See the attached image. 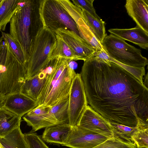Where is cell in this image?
<instances>
[{"label":"cell","mask_w":148,"mask_h":148,"mask_svg":"<svg viewBox=\"0 0 148 148\" xmlns=\"http://www.w3.org/2000/svg\"><path fill=\"white\" fill-rule=\"evenodd\" d=\"M3 0H0V5L1 4Z\"/></svg>","instance_id":"4dcf8cb0"},{"label":"cell","mask_w":148,"mask_h":148,"mask_svg":"<svg viewBox=\"0 0 148 148\" xmlns=\"http://www.w3.org/2000/svg\"></svg>","instance_id":"836d02e7"},{"label":"cell","mask_w":148,"mask_h":148,"mask_svg":"<svg viewBox=\"0 0 148 148\" xmlns=\"http://www.w3.org/2000/svg\"><path fill=\"white\" fill-rule=\"evenodd\" d=\"M7 96L0 94V108L3 107Z\"/></svg>","instance_id":"f1b7e54d"},{"label":"cell","mask_w":148,"mask_h":148,"mask_svg":"<svg viewBox=\"0 0 148 148\" xmlns=\"http://www.w3.org/2000/svg\"><path fill=\"white\" fill-rule=\"evenodd\" d=\"M101 44L110 57L122 64L135 67H145L148 64V60L142 56L140 49L114 35H107Z\"/></svg>","instance_id":"8992f818"},{"label":"cell","mask_w":148,"mask_h":148,"mask_svg":"<svg viewBox=\"0 0 148 148\" xmlns=\"http://www.w3.org/2000/svg\"><path fill=\"white\" fill-rule=\"evenodd\" d=\"M71 61L58 58L51 60L45 67L46 80L36 102L38 106H52L69 95L76 74L70 66Z\"/></svg>","instance_id":"3957f363"},{"label":"cell","mask_w":148,"mask_h":148,"mask_svg":"<svg viewBox=\"0 0 148 148\" xmlns=\"http://www.w3.org/2000/svg\"><path fill=\"white\" fill-rule=\"evenodd\" d=\"M24 134L29 148H49L37 133L30 132Z\"/></svg>","instance_id":"4316f807"},{"label":"cell","mask_w":148,"mask_h":148,"mask_svg":"<svg viewBox=\"0 0 148 148\" xmlns=\"http://www.w3.org/2000/svg\"><path fill=\"white\" fill-rule=\"evenodd\" d=\"M46 75L44 68L36 75L26 79L21 92L36 102L45 83Z\"/></svg>","instance_id":"2e32d148"},{"label":"cell","mask_w":148,"mask_h":148,"mask_svg":"<svg viewBox=\"0 0 148 148\" xmlns=\"http://www.w3.org/2000/svg\"><path fill=\"white\" fill-rule=\"evenodd\" d=\"M92 148H137L134 142H127L118 138H109Z\"/></svg>","instance_id":"484cf974"},{"label":"cell","mask_w":148,"mask_h":148,"mask_svg":"<svg viewBox=\"0 0 148 148\" xmlns=\"http://www.w3.org/2000/svg\"><path fill=\"white\" fill-rule=\"evenodd\" d=\"M140 148H146V147H141Z\"/></svg>","instance_id":"d6a6232c"},{"label":"cell","mask_w":148,"mask_h":148,"mask_svg":"<svg viewBox=\"0 0 148 148\" xmlns=\"http://www.w3.org/2000/svg\"><path fill=\"white\" fill-rule=\"evenodd\" d=\"M87 105V97L81 75L76 73L69 94L68 123L72 127L76 125L81 115Z\"/></svg>","instance_id":"ba28073f"},{"label":"cell","mask_w":148,"mask_h":148,"mask_svg":"<svg viewBox=\"0 0 148 148\" xmlns=\"http://www.w3.org/2000/svg\"><path fill=\"white\" fill-rule=\"evenodd\" d=\"M72 127L69 123H65L45 128L41 136L44 141L48 143L64 144Z\"/></svg>","instance_id":"e0dca14e"},{"label":"cell","mask_w":148,"mask_h":148,"mask_svg":"<svg viewBox=\"0 0 148 148\" xmlns=\"http://www.w3.org/2000/svg\"><path fill=\"white\" fill-rule=\"evenodd\" d=\"M108 31L110 34L127 40L145 49L148 48V33L137 26L130 29L112 28Z\"/></svg>","instance_id":"9a60e30c"},{"label":"cell","mask_w":148,"mask_h":148,"mask_svg":"<svg viewBox=\"0 0 148 148\" xmlns=\"http://www.w3.org/2000/svg\"><path fill=\"white\" fill-rule=\"evenodd\" d=\"M37 106L36 101L19 92L8 95L3 106L22 117Z\"/></svg>","instance_id":"4fadbf2b"},{"label":"cell","mask_w":148,"mask_h":148,"mask_svg":"<svg viewBox=\"0 0 148 148\" xmlns=\"http://www.w3.org/2000/svg\"><path fill=\"white\" fill-rule=\"evenodd\" d=\"M67 11L75 22L80 36L85 40L96 51L105 50L102 44L97 39L89 27L82 10L69 0H57Z\"/></svg>","instance_id":"9c48e42d"},{"label":"cell","mask_w":148,"mask_h":148,"mask_svg":"<svg viewBox=\"0 0 148 148\" xmlns=\"http://www.w3.org/2000/svg\"><path fill=\"white\" fill-rule=\"evenodd\" d=\"M21 117L4 107L0 108V138L8 134L20 126Z\"/></svg>","instance_id":"ac0fdd59"},{"label":"cell","mask_w":148,"mask_h":148,"mask_svg":"<svg viewBox=\"0 0 148 148\" xmlns=\"http://www.w3.org/2000/svg\"><path fill=\"white\" fill-rule=\"evenodd\" d=\"M125 6L136 25L148 33V0H126Z\"/></svg>","instance_id":"5bb4252c"},{"label":"cell","mask_w":148,"mask_h":148,"mask_svg":"<svg viewBox=\"0 0 148 148\" xmlns=\"http://www.w3.org/2000/svg\"><path fill=\"white\" fill-rule=\"evenodd\" d=\"M55 33L44 27L36 36L27 63L26 79L42 70L50 61L51 53L56 42Z\"/></svg>","instance_id":"5b68a950"},{"label":"cell","mask_w":148,"mask_h":148,"mask_svg":"<svg viewBox=\"0 0 148 148\" xmlns=\"http://www.w3.org/2000/svg\"><path fill=\"white\" fill-rule=\"evenodd\" d=\"M1 36L4 40L8 43L18 60L27 68V62L23 51L18 42L9 34L2 32Z\"/></svg>","instance_id":"cb8c5ba5"},{"label":"cell","mask_w":148,"mask_h":148,"mask_svg":"<svg viewBox=\"0 0 148 148\" xmlns=\"http://www.w3.org/2000/svg\"><path fill=\"white\" fill-rule=\"evenodd\" d=\"M109 138L76 125L72 127L63 146L71 148H92Z\"/></svg>","instance_id":"8fae6325"},{"label":"cell","mask_w":148,"mask_h":148,"mask_svg":"<svg viewBox=\"0 0 148 148\" xmlns=\"http://www.w3.org/2000/svg\"><path fill=\"white\" fill-rule=\"evenodd\" d=\"M145 83H144V84L146 87V85L147 86H147H148V73H147L146 74V78H145Z\"/></svg>","instance_id":"f546056e"},{"label":"cell","mask_w":148,"mask_h":148,"mask_svg":"<svg viewBox=\"0 0 148 148\" xmlns=\"http://www.w3.org/2000/svg\"><path fill=\"white\" fill-rule=\"evenodd\" d=\"M40 1L21 0L10 22V34L21 45L27 63L35 39L44 27L40 12Z\"/></svg>","instance_id":"7a4b0ae2"},{"label":"cell","mask_w":148,"mask_h":148,"mask_svg":"<svg viewBox=\"0 0 148 148\" xmlns=\"http://www.w3.org/2000/svg\"><path fill=\"white\" fill-rule=\"evenodd\" d=\"M88 103L110 123L148 127V88L121 66L92 56L80 74Z\"/></svg>","instance_id":"6da1fadb"},{"label":"cell","mask_w":148,"mask_h":148,"mask_svg":"<svg viewBox=\"0 0 148 148\" xmlns=\"http://www.w3.org/2000/svg\"><path fill=\"white\" fill-rule=\"evenodd\" d=\"M0 148H3L2 147H1L0 145Z\"/></svg>","instance_id":"1f68e13d"},{"label":"cell","mask_w":148,"mask_h":148,"mask_svg":"<svg viewBox=\"0 0 148 148\" xmlns=\"http://www.w3.org/2000/svg\"><path fill=\"white\" fill-rule=\"evenodd\" d=\"M76 125L110 138H114L110 123L88 105L82 112Z\"/></svg>","instance_id":"30bf717a"},{"label":"cell","mask_w":148,"mask_h":148,"mask_svg":"<svg viewBox=\"0 0 148 148\" xmlns=\"http://www.w3.org/2000/svg\"><path fill=\"white\" fill-rule=\"evenodd\" d=\"M27 68L16 58L8 43L0 38V94L21 92L26 78Z\"/></svg>","instance_id":"277c9868"},{"label":"cell","mask_w":148,"mask_h":148,"mask_svg":"<svg viewBox=\"0 0 148 148\" xmlns=\"http://www.w3.org/2000/svg\"><path fill=\"white\" fill-rule=\"evenodd\" d=\"M81 10L89 27L97 39L101 44L107 36L105 22L101 19H99L95 18L85 10Z\"/></svg>","instance_id":"7402d4cb"},{"label":"cell","mask_w":148,"mask_h":148,"mask_svg":"<svg viewBox=\"0 0 148 148\" xmlns=\"http://www.w3.org/2000/svg\"><path fill=\"white\" fill-rule=\"evenodd\" d=\"M132 141L137 148H148V127H138L132 136Z\"/></svg>","instance_id":"d4e9b609"},{"label":"cell","mask_w":148,"mask_h":148,"mask_svg":"<svg viewBox=\"0 0 148 148\" xmlns=\"http://www.w3.org/2000/svg\"><path fill=\"white\" fill-rule=\"evenodd\" d=\"M55 33L63 40L81 60L84 61L92 57L96 51L85 40L73 31L60 28Z\"/></svg>","instance_id":"7c38bea8"},{"label":"cell","mask_w":148,"mask_h":148,"mask_svg":"<svg viewBox=\"0 0 148 148\" xmlns=\"http://www.w3.org/2000/svg\"><path fill=\"white\" fill-rule=\"evenodd\" d=\"M21 0H3L0 5V31H5Z\"/></svg>","instance_id":"ffe728a7"},{"label":"cell","mask_w":148,"mask_h":148,"mask_svg":"<svg viewBox=\"0 0 148 148\" xmlns=\"http://www.w3.org/2000/svg\"><path fill=\"white\" fill-rule=\"evenodd\" d=\"M56 44L51 53L50 60L58 58L69 59L72 60H81L63 40L56 34Z\"/></svg>","instance_id":"44dd1931"},{"label":"cell","mask_w":148,"mask_h":148,"mask_svg":"<svg viewBox=\"0 0 148 148\" xmlns=\"http://www.w3.org/2000/svg\"><path fill=\"white\" fill-rule=\"evenodd\" d=\"M94 0H72V3L81 9L86 10L95 18L99 19L101 18L96 12L93 6Z\"/></svg>","instance_id":"83f0119b"},{"label":"cell","mask_w":148,"mask_h":148,"mask_svg":"<svg viewBox=\"0 0 148 148\" xmlns=\"http://www.w3.org/2000/svg\"><path fill=\"white\" fill-rule=\"evenodd\" d=\"M0 145L3 148H29L20 126L5 136L0 138Z\"/></svg>","instance_id":"d6986e66"},{"label":"cell","mask_w":148,"mask_h":148,"mask_svg":"<svg viewBox=\"0 0 148 148\" xmlns=\"http://www.w3.org/2000/svg\"><path fill=\"white\" fill-rule=\"evenodd\" d=\"M40 12L44 27L54 33L60 28L68 29L80 36L75 22L57 0H40Z\"/></svg>","instance_id":"52a82bcc"},{"label":"cell","mask_w":148,"mask_h":148,"mask_svg":"<svg viewBox=\"0 0 148 148\" xmlns=\"http://www.w3.org/2000/svg\"><path fill=\"white\" fill-rule=\"evenodd\" d=\"M110 123L114 138L126 142H133L132 136L137 127H130L115 123Z\"/></svg>","instance_id":"603a6c76"}]
</instances>
